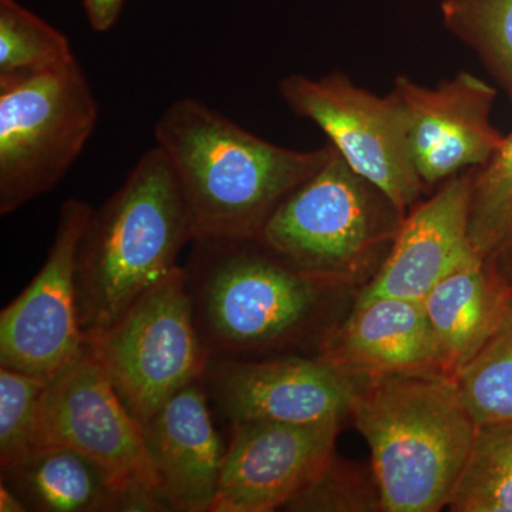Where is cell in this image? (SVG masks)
<instances>
[{
	"instance_id": "1",
	"label": "cell",
	"mask_w": 512,
	"mask_h": 512,
	"mask_svg": "<svg viewBox=\"0 0 512 512\" xmlns=\"http://www.w3.org/2000/svg\"><path fill=\"white\" fill-rule=\"evenodd\" d=\"M154 137L180 184L194 241L258 238L279 204L335 153L330 143L276 146L194 97L171 103Z\"/></svg>"
},
{
	"instance_id": "19",
	"label": "cell",
	"mask_w": 512,
	"mask_h": 512,
	"mask_svg": "<svg viewBox=\"0 0 512 512\" xmlns=\"http://www.w3.org/2000/svg\"><path fill=\"white\" fill-rule=\"evenodd\" d=\"M447 507L454 512H512V423L478 426Z\"/></svg>"
},
{
	"instance_id": "28",
	"label": "cell",
	"mask_w": 512,
	"mask_h": 512,
	"mask_svg": "<svg viewBox=\"0 0 512 512\" xmlns=\"http://www.w3.org/2000/svg\"><path fill=\"white\" fill-rule=\"evenodd\" d=\"M0 512H28L22 498L3 481H0Z\"/></svg>"
},
{
	"instance_id": "24",
	"label": "cell",
	"mask_w": 512,
	"mask_h": 512,
	"mask_svg": "<svg viewBox=\"0 0 512 512\" xmlns=\"http://www.w3.org/2000/svg\"><path fill=\"white\" fill-rule=\"evenodd\" d=\"M47 383L0 367V470L15 467L42 446Z\"/></svg>"
},
{
	"instance_id": "4",
	"label": "cell",
	"mask_w": 512,
	"mask_h": 512,
	"mask_svg": "<svg viewBox=\"0 0 512 512\" xmlns=\"http://www.w3.org/2000/svg\"><path fill=\"white\" fill-rule=\"evenodd\" d=\"M185 268L195 323L211 359H239L301 338L326 286L259 238L195 239Z\"/></svg>"
},
{
	"instance_id": "7",
	"label": "cell",
	"mask_w": 512,
	"mask_h": 512,
	"mask_svg": "<svg viewBox=\"0 0 512 512\" xmlns=\"http://www.w3.org/2000/svg\"><path fill=\"white\" fill-rule=\"evenodd\" d=\"M89 349L141 426L174 394L202 382L211 357L195 323L185 268L177 266L144 293Z\"/></svg>"
},
{
	"instance_id": "22",
	"label": "cell",
	"mask_w": 512,
	"mask_h": 512,
	"mask_svg": "<svg viewBox=\"0 0 512 512\" xmlns=\"http://www.w3.org/2000/svg\"><path fill=\"white\" fill-rule=\"evenodd\" d=\"M73 60L64 33L16 0H0V76L49 72Z\"/></svg>"
},
{
	"instance_id": "18",
	"label": "cell",
	"mask_w": 512,
	"mask_h": 512,
	"mask_svg": "<svg viewBox=\"0 0 512 512\" xmlns=\"http://www.w3.org/2000/svg\"><path fill=\"white\" fill-rule=\"evenodd\" d=\"M3 483L28 511L117 512L120 491L97 464L73 448L46 444L15 467L2 471Z\"/></svg>"
},
{
	"instance_id": "27",
	"label": "cell",
	"mask_w": 512,
	"mask_h": 512,
	"mask_svg": "<svg viewBox=\"0 0 512 512\" xmlns=\"http://www.w3.org/2000/svg\"><path fill=\"white\" fill-rule=\"evenodd\" d=\"M488 271L512 293V232L493 254L485 259Z\"/></svg>"
},
{
	"instance_id": "12",
	"label": "cell",
	"mask_w": 512,
	"mask_h": 512,
	"mask_svg": "<svg viewBox=\"0 0 512 512\" xmlns=\"http://www.w3.org/2000/svg\"><path fill=\"white\" fill-rule=\"evenodd\" d=\"M390 93L402 110L410 156L427 191L481 167L503 144L490 119L497 90L474 74L457 73L436 87L397 76Z\"/></svg>"
},
{
	"instance_id": "20",
	"label": "cell",
	"mask_w": 512,
	"mask_h": 512,
	"mask_svg": "<svg viewBox=\"0 0 512 512\" xmlns=\"http://www.w3.org/2000/svg\"><path fill=\"white\" fill-rule=\"evenodd\" d=\"M454 380L478 426L512 423V293L497 328Z\"/></svg>"
},
{
	"instance_id": "23",
	"label": "cell",
	"mask_w": 512,
	"mask_h": 512,
	"mask_svg": "<svg viewBox=\"0 0 512 512\" xmlns=\"http://www.w3.org/2000/svg\"><path fill=\"white\" fill-rule=\"evenodd\" d=\"M512 232V131L471 177L468 234L481 258L487 259Z\"/></svg>"
},
{
	"instance_id": "25",
	"label": "cell",
	"mask_w": 512,
	"mask_h": 512,
	"mask_svg": "<svg viewBox=\"0 0 512 512\" xmlns=\"http://www.w3.org/2000/svg\"><path fill=\"white\" fill-rule=\"evenodd\" d=\"M286 511L369 512L383 511L382 497L372 468L333 456L315 480L286 505Z\"/></svg>"
},
{
	"instance_id": "2",
	"label": "cell",
	"mask_w": 512,
	"mask_h": 512,
	"mask_svg": "<svg viewBox=\"0 0 512 512\" xmlns=\"http://www.w3.org/2000/svg\"><path fill=\"white\" fill-rule=\"evenodd\" d=\"M350 416L372 453L384 512L447 507L478 424L443 373L356 379Z\"/></svg>"
},
{
	"instance_id": "26",
	"label": "cell",
	"mask_w": 512,
	"mask_h": 512,
	"mask_svg": "<svg viewBox=\"0 0 512 512\" xmlns=\"http://www.w3.org/2000/svg\"><path fill=\"white\" fill-rule=\"evenodd\" d=\"M126 0H83L86 18L94 32H107L116 25Z\"/></svg>"
},
{
	"instance_id": "16",
	"label": "cell",
	"mask_w": 512,
	"mask_h": 512,
	"mask_svg": "<svg viewBox=\"0 0 512 512\" xmlns=\"http://www.w3.org/2000/svg\"><path fill=\"white\" fill-rule=\"evenodd\" d=\"M319 357L353 379L441 373L423 302L373 298L320 340Z\"/></svg>"
},
{
	"instance_id": "6",
	"label": "cell",
	"mask_w": 512,
	"mask_h": 512,
	"mask_svg": "<svg viewBox=\"0 0 512 512\" xmlns=\"http://www.w3.org/2000/svg\"><path fill=\"white\" fill-rule=\"evenodd\" d=\"M99 103L79 60L0 76V214L53 190L82 154Z\"/></svg>"
},
{
	"instance_id": "9",
	"label": "cell",
	"mask_w": 512,
	"mask_h": 512,
	"mask_svg": "<svg viewBox=\"0 0 512 512\" xmlns=\"http://www.w3.org/2000/svg\"><path fill=\"white\" fill-rule=\"evenodd\" d=\"M94 208L79 198L60 207L45 264L0 313V367L55 379L89 348L77 302V252Z\"/></svg>"
},
{
	"instance_id": "5",
	"label": "cell",
	"mask_w": 512,
	"mask_h": 512,
	"mask_svg": "<svg viewBox=\"0 0 512 512\" xmlns=\"http://www.w3.org/2000/svg\"><path fill=\"white\" fill-rule=\"evenodd\" d=\"M404 218L335 148L328 163L279 204L258 238L301 274L342 288L376 274Z\"/></svg>"
},
{
	"instance_id": "3",
	"label": "cell",
	"mask_w": 512,
	"mask_h": 512,
	"mask_svg": "<svg viewBox=\"0 0 512 512\" xmlns=\"http://www.w3.org/2000/svg\"><path fill=\"white\" fill-rule=\"evenodd\" d=\"M194 241L170 161L156 146L93 210L77 252V302L87 342L96 339L177 266Z\"/></svg>"
},
{
	"instance_id": "11",
	"label": "cell",
	"mask_w": 512,
	"mask_h": 512,
	"mask_svg": "<svg viewBox=\"0 0 512 512\" xmlns=\"http://www.w3.org/2000/svg\"><path fill=\"white\" fill-rule=\"evenodd\" d=\"M340 421L231 423L211 512L284 510L335 456Z\"/></svg>"
},
{
	"instance_id": "17",
	"label": "cell",
	"mask_w": 512,
	"mask_h": 512,
	"mask_svg": "<svg viewBox=\"0 0 512 512\" xmlns=\"http://www.w3.org/2000/svg\"><path fill=\"white\" fill-rule=\"evenodd\" d=\"M511 292L474 259L446 276L423 299L441 373L456 379L497 328Z\"/></svg>"
},
{
	"instance_id": "13",
	"label": "cell",
	"mask_w": 512,
	"mask_h": 512,
	"mask_svg": "<svg viewBox=\"0 0 512 512\" xmlns=\"http://www.w3.org/2000/svg\"><path fill=\"white\" fill-rule=\"evenodd\" d=\"M202 383L231 423L342 420L356 389V379L319 356L211 359Z\"/></svg>"
},
{
	"instance_id": "15",
	"label": "cell",
	"mask_w": 512,
	"mask_h": 512,
	"mask_svg": "<svg viewBox=\"0 0 512 512\" xmlns=\"http://www.w3.org/2000/svg\"><path fill=\"white\" fill-rule=\"evenodd\" d=\"M144 440L171 511L211 512L225 450L204 383L174 394L146 426Z\"/></svg>"
},
{
	"instance_id": "8",
	"label": "cell",
	"mask_w": 512,
	"mask_h": 512,
	"mask_svg": "<svg viewBox=\"0 0 512 512\" xmlns=\"http://www.w3.org/2000/svg\"><path fill=\"white\" fill-rule=\"evenodd\" d=\"M278 89L292 113L316 124L349 167L403 215L419 204L427 190L414 168L402 110L392 93L377 96L340 72L319 79L289 74Z\"/></svg>"
},
{
	"instance_id": "21",
	"label": "cell",
	"mask_w": 512,
	"mask_h": 512,
	"mask_svg": "<svg viewBox=\"0 0 512 512\" xmlns=\"http://www.w3.org/2000/svg\"><path fill=\"white\" fill-rule=\"evenodd\" d=\"M444 26L466 43L512 103V0H443Z\"/></svg>"
},
{
	"instance_id": "10",
	"label": "cell",
	"mask_w": 512,
	"mask_h": 512,
	"mask_svg": "<svg viewBox=\"0 0 512 512\" xmlns=\"http://www.w3.org/2000/svg\"><path fill=\"white\" fill-rule=\"evenodd\" d=\"M46 444L79 451L119 491L161 493L143 426L89 348L47 383L42 409V446Z\"/></svg>"
},
{
	"instance_id": "14",
	"label": "cell",
	"mask_w": 512,
	"mask_h": 512,
	"mask_svg": "<svg viewBox=\"0 0 512 512\" xmlns=\"http://www.w3.org/2000/svg\"><path fill=\"white\" fill-rule=\"evenodd\" d=\"M471 177L473 170L464 171L412 208L356 302L373 298L423 302L446 276L481 258L468 234Z\"/></svg>"
}]
</instances>
